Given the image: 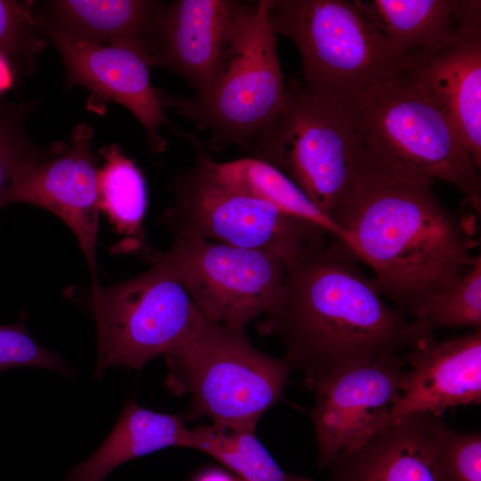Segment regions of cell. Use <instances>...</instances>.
<instances>
[{
    "label": "cell",
    "mask_w": 481,
    "mask_h": 481,
    "mask_svg": "<svg viewBox=\"0 0 481 481\" xmlns=\"http://www.w3.org/2000/svg\"><path fill=\"white\" fill-rule=\"evenodd\" d=\"M431 183L362 170L331 216L347 248L374 272L372 283L402 312L412 314L428 297L469 268L478 240L465 222L435 197Z\"/></svg>",
    "instance_id": "cell-1"
},
{
    "label": "cell",
    "mask_w": 481,
    "mask_h": 481,
    "mask_svg": "<svg viewBox=\"0 0 481 481\" xmlns=\"http://www.w3.org/2000/svg\"><path fill=\"white\" fill-rule=\"evenodd\" d=\"M340 240L288 267L284 291L263 331L305 379L339 367L413 348L423 339L412 321L382 299Z\"/></svg>",
    "instance_id": "cell-2"
},
{
    "label": "cell",
    "mask_w": 481,
    "mask_h": 481,
    "mask_svg": "<svg viewBox=\"0 0 481 481\" xmlns=\"http://www.w3.org/2000/svg\"><path fill=\"white\" fill-rule=\"evenodd\" d=\"M361 151V170L460 190L480 209L481 179L465 144L421 80L400 64L341 106Z\"/></svg>",
    "instance_id": "cell-3"
},
{
    "label": "cell",
    "mask_w": 481,
    "mask_h": 481,
    "mask_svg": "<svg viewBox=\"0 0 481 481\" xmlns=\"http://www.w3.org/2000/svg\"><path fill=\"white\" fill-rule=\"evenodd\" d=\"M270 0L235 1L223 66L210 87L195 98L156 89L175 110L210 135L215 151L235 144L250 151L281 108L286 91L276 34L268 20Z\"/></svg>",
    "instance_id": "cell-4"
},
{
    "label": "cell",
    "mask_w": 481,
    "mask_h": 481,
    "mask_svg": "<svg viewBox=\"0 0 481 481\" xmlns=\"http://www.w3.org/2000/svg\"><path fill=\"white\" fill-rule=\"evenodd\" d=\"M166 386L187 395L182 417L212 425L256 431L261 417L282 399L291 366L257 349L245 331L208 321L187 341L164 356Z\"/></svg>",
    "instance_id": "cell-5"
},
{
    "label": "cell",
    "mask_w": 481,
    "mask_h": 481,
    "mask_svg": "<svg viewBox=\"0 0 481 481\" xmlns=\"http://www.w3.org/2000/svg\"><path fill=\"white\" fill-rule=\"evenodd\" d=\"M186 139L196 162L172 181L174 203L163 215L175 236L266 252L288 267L325 248L324 230L228 185L211 169L202 144L192 135Z\"/></svg>",
    "instance_id": "cell-6"
},
{
    "label": "cell",
    "mask_w": 481,
    "mask_h": 481,
    "mask_svg": "<svg viewBox=\"0 0 481 481\" xmlns=\"http://www.w3.org/2000/svg\"><path fill=\"white\" fill-rule=\"evenodd\" d=\"M268 20L299 51L306 88L338 105L399 65L355 0H270Z\"/></svg>",
    "instance_id": "cell-7"
},
{
    "label": "cell",
    "mask_w": 481,
    "mask_h": 481,
    "mask_svg": "<svg viewBox=\"0 0 481 481\" xmlns=\"http://www.w3.org/2000/svg\"><path fill=\"white\" fill-rule=\"evenodd\" d=\"M251 158L270 164L331 218L361 170V151L344 109L286 83L282 104L255 140Z\"/></svg>",
    "instance_id": "cell-8"
},
{
    "label": "cell",
    "mask_w": 481,
    "mask_h": 481,
    "mask_svg": "<svg viewBox=\"0 0 481 481\" xmlns=\"http://www.w3.org/2000/svg\"><path fill=\"white\" fill-rule=\"evenodd\" d=\"M151 265L132 279L90 289L86 302L96 325V379L109 367L140 370L167 355L206 320L186 289L164 268Z\"/></svg>",
    "instance_id": "cell-9"
},
{
    "label": "cell",
    "mask_w": 481,
    "mask_h": 481,
    "mask_svg": "<svg viewBox=\"0 0 481 481\" xmlns=\"http://www.w3.org/2000/svg\"><path fill=\"white\" fill-rule=\"evenodd\" d=\"M142 257L175 279L205 319L241 330L277 307L288 273L274 255L199 238L175 236L167 250Z\"/></svg>",
    "instance_id": "cell-10"
},
{
    "label": "cell",
    "mask_w": 481,
    "mask_h": 481,
    "mask_svg": "<svg viewBox=\"0 0 481 481\" xmlns=\"http://www.w3.org/2000/svg\"><path fill=\"white\" fill-rule=\"evenodd\" d=\"M409 369L398 355L355 362L305 379L314 394L311 412L316 465L329 468L386 427L406 387Z\"/></svg>",
    "instance_id": "cell-11"
},
{
    "label": "cell",
    "mask_w": 481,
    "mask_h": 481,
    "mask_svg": "<svg viewBox=\"0 0 481 481\" xmlns=\"http://www.w3.org/2000/svg\"><path fill=\"white\" fill-rule=\"evenodd\" d=\"M94 128L76 126L71 145L56 142L50 151L26 162L16 173L4 205L25 203L50 211L76 236L89 266L91 289L98 288L96 259L99 228L98 163L92 149Z\"/></svg>",
    "instance_id": "cell-12"
},
{
    "label": "cell",
    "mask_w": 481,
    "mask_h": 481,
    "mask_svg": "<svg viewBox=\"0 0 481 481\" xmlns=\"http://www.w3.org/2000/svg\"><path fill=\"white\" fill-rule=\"evenodd\" d=\"M37 19L61 58L65 86H80L89 91V111L103 114L108 102L126 107L144 127L148 146L156 153L167 145L162 127L184 135L168 120L151 86V66L142 50L86 42Z\"/></svg>",
    "instance_id": "cell-13"
},
{
    "label": "cell",
    "mask_w": 481,
    "mask_h": 481,
    "mask_svg": "<svg viewBox=\"0 0 481 481\" xmlns=\"http://www.w3.org/2000/svg\"><path fill=\"white\" fill-rule=\"evenodd\" d=\"M235 1L161 2L146 45L151 67L166 69L204 94L226 54Z\"/></svg>",
    "instance_id": "cell-14"
},
{
    "label": "cell",
    "mask_w": 481,
    "mask_h": 481,
    "mask_svg": "<svg viewBox=\"0 0 481 481\" xmlns=\"http://www.w3.org/2000/svg\"><path fill=\"white\" fill-rule=\"evenodd\" d=\"M409 376L387 425L412 414L442 418L452 407L481 400V328L460 337L428 338L405 357Z\"/></svg>",
    "instance_id": "cell-15"
},
{
    "label": "cell",
    "mask_w": 481,
    "mask_h": 481,
    "mask_svg": "<svg viewBox=\"0 0 481 481\" xmlns=\"http://www.w3.org/2000/svg\"><path fill=\"white\" fill-rule=\"evenodd\" d=\"M399 64L412 71L446 115L477 169L481 167V21L452 43L405 54Z\"/></svg>",
    "instance_id": "cell-16"
},
{
    "label": "cell",
    "mask_w": 481,
    "mask_h": 481,
    "mask_svg": "<svg viewBox=\"0 0 481 481\" xmlns=\"http://www.w3.org/2000/svg\"><path fill=\"white\" fill-rule=\"evenodd\" d=\"M431 417L406 416L339 453L329 467V481H437Z\"/></svg>",
    "instance_id": "cell-17"
},
{
    "label": "cell",
    "mask_w": 481,
    "mask_h": 481,
    "mask_svg": "<svg viewBox=\"0 0 481 481\" xmlns=\"http://www.w3.org/2000/svg\"><path fill=\"white\" fill-rule=\"evenodd\" d=\"M401 59L440 48L481 21L479 0H355Z\"/></svg>",
    "instance_id": "cell-18"
},
{
    "label": "cell",
    "mask_w": 481,
    "mask_h": 481,
    "mask_svg": "<svg viewBox=\"0 0 481 481\" xmlns=\"http://www.w3.org/2000/svg\"><path fill=\"white\" fill-rule=\"evenodd\" d=\"M160 4L149 0H52L35 2L34 13L84 41L135 47L146 55Z\"/></svg>",
    "instance_id": "cell-19"
},
{
    "label": "cell",
    "mask_w": 481,
    "mask_h": 481,
    "mask_svg": "<svg viewBox=\"0 0 481 481\" xmlns=\"http://www.w3.org/2000/svg\"><path fill=\"white\" fill-rule=\"evenodd\" d=\"M182 415L158 412L128 399L102 444L67 472L65 481H104L120 465L168 447L189 448Z\"/></svg>",
    "instance_id": "cell-20"
},
{
    "label": "cell",
    "mask_w": 481,
    "mask_h": 481,
    "mask_svg": "<svg viewBox=\"0 0 481 481\" xmlns=\"http://www.w3.org/2000/svg\"><path fill=\"white\" fill-rule=\"evenodd\" d=\"M98 155L103 160L98 174L100 210L108 216L118 233L126 236L118 250L142 256L150 249L143 229L148 205L143 175L117 143L102 147Z\"/></svg>",
    "instance_id": "cell-21"
},
{
    "label": "cell",
    "mask_w": 481,
    "mask_h": 481,
    "mask_svg": "<svg viewBox=\"0 0 481 481\" xmlns=\"http://www.w3.org/2000/svg\"><path fill=\"white\" fill-rule=\"evenodd\" d=\"M208 164L216 175L232 188L322 228L347 247L344 231L270 164L251 157L226 162H216L209 157Z\"/></svg>",
    "instance_id": "cell-22"
},
{
    "label": "cell",
    "mask_w": 481,
    "mask_h": 481,
    "mask_svg": "<svg viewBox=\"0 0 481 481\" xmlns=\"http://www.w3.org/2000/svg\"><path fill=\"white\" fill-rule=\"evenodd\" d=\"M189 448L216 459L245 481H314L285 472L258 440L255 431L212 424L198 426L191 429Z\"/></svg>",
    "instance_id": "cell-23"
},
{
    "label": "cell",
    "mask_w": 481,
    "mask_h": 481,
    "mask_svg": "<svg viewBox=\"0 0 481 481\" xmlns=\"http://www.w3.org/2000/svg\"><path fill=\"white\" fill-rule=\"evenodd\" d=\"M424 339L445 328H481V257L474 256L464 273L449 287L423 301L412 314Z\"/></svg>",
    "instance_id": "cell-24"
},
{
    "label": "cell",
    "mask_w": 481,
    "mask_h": 481,
    "mask_svg": "<svg viewBox=\"0 0 481 481\" xmlns=\"http://www.w3.org/2000/svg\"><path fill=\"white\" fill-rule=\"evenodd\" d=\"M34 3L0 0V55L17 79L34 74L36 57L48 44L34 13Z\"/></svg>",
    "instance_id": "cell-25"
},
{
    "label": "cell",
    "mask_w": 481,
    "mask_h": 481,
    "mask_svg": "<svg viewBox=\"0 0 481 481\" xmlns=\"http://www.w3.org/2000/svg\"><path fill=\"white\" fill-rule=\"evenodd\" d=\"M430 434L437 481H481L480 432L455 431L432 416Z\"/></svg>",
    "instance_id": "cell-26"
},
{
    "label": "cell",
    "mask_w": 481,
    "mask_h": 481,
    "mask_svg": "<svg viewBox=\"0 0 481 481\" xmlns=\"http://www.w3.org/2000/svg\"><path fill=\"white\" fill-rule=\"evenodd\" d=\"M29 110L24 102L0 98V211L16 173L50 149L35 144L28 136L25 121Z\"/></svg>",
    "instance_id": "cell-27"
},
{
    "label": "cell",
    "mask_w": 481,
    "mask_h": 481,
    "mask_svg": "<svg viewBox=\"0 0 481 481\" xmlns=\"http://www.w3.org/2000/svg\"><path fill=\"white\" fill-rule=\"evenodd\" d=\"M25 321L23 313L18 322L0 325V373L13 367L32 366L70 375L73 371L65 361L30 336Z\"/></svg>",
    "instance_id": "cell-28"
},
{
    "label": "cell",
    "mask_w": 481,
    "mask_h": 481,
    "mask_svg": "<svg viewBox=\"0 0 481 481\" xmlns=\"http://www.w3.org/2000/svg\"><path fill=\"white\" fill-rule=\"evenodd\" d=\"M17 80L8 62L0 55V95L12 88Z\"/></svg>",
    "instance_id": "cell-29"
},
{
    "label": "cell",
    "mask_w": 481,
    "mask_h": 481,
    "mask_svg": "<svg viewBox=\"0 0 481 481\" xmlns=\"http://www.w3.org/2000/svg\"><path fill=\"white\" fill-rule=\"evenodd\" d=\"M199 481H231L227 477L220 474L210 472L204 475Z\"/></svg>",
    "instance_id": "cell-30"
}]
</instances>
